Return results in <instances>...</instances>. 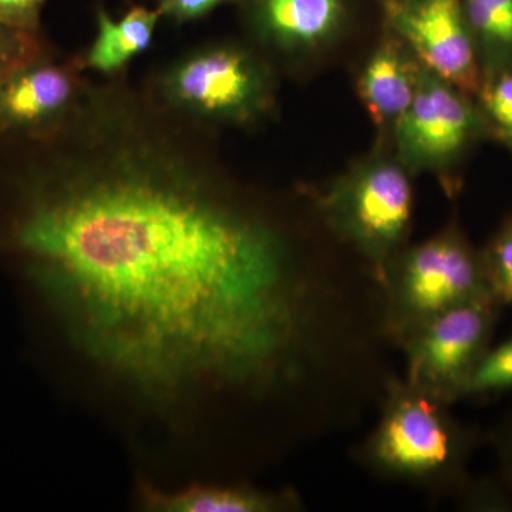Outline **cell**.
<instances>
[{"label": "cell", "instance_id": "cell-1", "mask_svg": "<svg viewBox=\"0 0 512 512\" xmlns=\"http://www.w3.org/2000/svg\"><path fill=\"white\" fill-rule=\"evenodd\" d=\"M15 276L77 399L157 480L228 476L322 436L382 359L370 269L316 264L275 204L202 158L103 165Z\"/></svg>", "mask_w": 512, "mask_h": 512}, {"label": "cell", "instance_id": "cell-2", "mask_svg": "<svg viewBox=\"0 0 512 512\" xmlns=\"http://www.w3.org/2000/svg\"><path fill=\"white\" fill-rule=\"evenodd\" d=\"M480 440V431L454 417L450 404L394 373L380 400L379 419L353 448V458L384 481L433 497H457L470 483L468 464Z\"/></svg>", "mask_w": 512, "mask_h": 512}, {"label": "cell", "instance_id": "cell-3", "mask_svg": "<svg viewBox=\"0 0 512 512\" xmlns=\"http://www.w3.org/2000/svg\"><path fill=\"white\" fill-rule=\"evenodd\" d=\"M143 84L161 109L212 133L254 127L276 107L271 60L231 40L191 47L158 66Z\"/></svg>", "mask_w": 512, "mask_h": 512}, {"label": "cell", "instance_id": "cell-4", "mask_svg": "<svg viewBox=\"0 0 512 512\" xmlns=\"http://www.w3.org/2000/svg\"><path fill=\"white\" fill-rule=\"evenodd\" d=\"M380 285L383 335L396 349L441 313L493 296L483 254L456 227L403 248L384 269Z\"/></svg>", "mask_w": 512, "mask_h": 512}, {"label": "cell", "instance_id": "cell-5", "mask_svg": "<svg viewBox=\"0 0 512 512\" xmlns=\"http://www.w3.org/2000/svg\"><path fill=\"white\" fill-rule=\"evenodd\" d=\"M313 210L330 235L370 266L379 282L407 247L414 194L402 163L373 158L356 165L325 191L311 195Z\"/></svg>", "mask_w": 512, "mask_h": 512}, {"label": "cell", "instance_id": "cell-6", "mask_svg": "<svg viewBox=\"0 0 512 512\" xmlns=\"http://www.w3.org/2000/svg\"><path fill=\"white\" fill-rule=\"evenodd\" d=\"M501 308L493 296H483L430 320L399 349L406 360L404 379L450 406L464 399L491 348Z\"/></svg>", "mask_w": 512, "mask_h": 512}, {"label": "cell", "instance_id": "cell-7", "mask_svg": "<svg viewBox=\"0 0 512 512\" xmlns=\"http://www.w3.org/2000/svg\"><path fill=\"white\" fill-rule=\"evenodd\" d=\"M89 82L82 52L63 55L47 43L0 79V137H39L56 130Z\"/></svg>", "mask_w": 512, "mask_h": 512}, {"label": "cell", "instance_id": "cell-8", "mask_svg": "<svg viewBox=\"0 0 512 512\" xmlns=\"http://www.w3.org/2000/svg\"><path fill=\"white\" fill-rule=\"evenodd\" d=\"M393 128L407 170L444 171L476 134L478 119L466 94L420 64L412 104Z\"/></svg>", "mask_w": 512, "mask_h": 512}, {"label": "cell", "instance_id": "cell-9", "mask_svg": "<svg viewBox=\"0 0 512 512\" xmlns=\"http://www.w3.org/2000/svg\"><path fill=\"white\" fill-rule=\"evenodd\" d=\"M387 15L424 69L466 96L480 92V66L461 0H393Z\"/></svg>", "mask_w": 512, "mask_h": 512}, {"label": "cell", "instance_id": "cell-10", "mask_svg": "<svg viewBox=\"0 0 512 512\" xmlns=\"http://www.w3.org/2000/svg\"><path fill=\"white\" fill-rule=\"evenodd\" d=\"M133 504L146 512H295L303 510L293 488H262L249 480L191 478L161 484L137 473Z\"/></svg>", "mask_w": 512, "mask_h": 512}, {"label": "cell", "instance_id": "cell-11", "mask_svg": "<svg viewBox=\"0 0 512 512\" xmlns=\"http://www.w3.org/2000/svg\"><path fill=\"white\" fill-rule=\"evenodd\" d=\"M245 25L266 53L302 55L338 33L346 9L343 0H239Z\"/></svg>", "mask_w": 512, "mask_h": 512}, {"label": "cell", "instance_id": "cell-12", "mask_svg": "<svg viewBox=\"0 0 512 512\" xmlns=\"http://www.w3.org/2000/svg\"><path fill=\"white\" fill-rule=\"evenodd\" d=\"M163 22L156 6L131 3L120 18H113L109 9L99 3L94 9L96 33L90 46L82 52L86 72L101 77L128 73V67L153 45L158 25Z\"/></svg>", "mask_w": 512, "mask_h": 512}, {"label": "cell", "instance_id": "cell-13", "mask_svg": "<svg viewBox=\"0 0 512 512\" xmlns=\"http://www.w3.org/2000/svg\"><path fill=\"white\" fill-rule=\"evenodd\" d=\"M402 49V42L387 40L360 74L357 89L377 126H394L416 94L420 64L410 62Z\"/></svg>", "mask_w": 512, "mask_h": 512}, {"label": "cell", "instance_id": "cell-14", "mask_svg": "<svg viewBox=\"0 0 512 512\" xmlns=\"http://www.w3.org/2000/svg\"><path fill=\"white\" fill-rule=\"evenodd\" d=\"M470 29L491 57L512 55V0H464Z\"/></svg>", "mask_w": 512, "mask_h": 512}, {"label": "cell", "instance_id": "cell-15", "mask_svg": "<svg viewBox=\"0 0 512 512\" xmlns=\"http://www.w3.org/2000/svg\"><path fill=\"white\" fill-rule=\"evenodd\" d=\"M512 389V335L490 348L474 370L464 397H483Z\"/></svg>", "mask_w": 512, "mask_h": 512}, {"label": "cell", "instance_id": "cell-16", "mask_svg": "<svg viewBox=\"0 0 512 512\" xmlns=\"http://www.w3.org/2000/svg\"><path fill=\"white\" fill-rule=\"evenodd\" d=\"M483 261L491 295L512 309V221L485 249Z\"/></svg>", "mask_w": 512, "mask_h": 512}, {"label": "cell", "instance_id": "cell-17", "mask_svg": "<svg viewBox=\"0 0 512 512\" xmlns=\"http://www.w3.org/2000/svg\"><path fill=\"white\" fill-rule=\"evenodd\" d=\"M49 43L45 33H29L0 25V79L37 55Z\"/></svg>", "mask_w": 512, "mask_h": 512}, {"label": "cell", "instance_id": "cell-18", "mask_svg": "<svg viewBox=\"0 0 512 512\" xmlns=\"http://www.w3.org/2000/svg\"><path fill=\"white\" fill-rule=\"evenodd\" d=\"M460 505L470 511H512V494L500 480H474L457 495Z\"/></svg>", "mask_w": 512, "mask_h": 512}, {"label": "cell", "instance_id": "cell-19", "mask_svg": "<svg viewBox=\"0 0 512 512\" xmlns=\"http://www.w3.org/2000/svg\"><path fill=\"white\" fill-rule=\"evenodd\" d=\"M484 107L505 138L512 140V73H503L483 90Z\"/></svg>", "mask_w": 512, "mask_h": 512}, {"label": "cell", "instance_id": "cell-20", "mask_svg": "<svg viewBox=\"0 0 512 512\" xmlns=\"http://www.w3.org/2000/svg\"><path fill=\"white\" fill-rule=\"evenodd\" d=\"M231 2L239 0H156L154 6L164 22L180 28L208 18L215 10Z\"/></svg>", "mask_w": 512, "mask_h": 512}, {"label": "cell", "instance_id": "cell-21", "mask_svg": "<svg viewBox=\"0 0 512 512\" xmlns=\"http://www.w3.org/2000/svg\"><path fill=\"white\" fill-rule=\"evenodd\" d=\"M47 0H0V25L29 33H43Z\"/></svg>", "mask_w": 512, "mask_h": 512}, {"label": "cell", "instance_id": "cell-22", "mask_svg": "<svg viewBox=\"0 0 512 512\" xmlns=\"http://www.w3.org/2000/svg\"><path fill=\"white\" fill-rule=\"evenodd\" d=\"M500 466V480L512 494V414L491 436Z\"/></svg>", "mask_w": 512, "mask_h": 512}]
</instances>
